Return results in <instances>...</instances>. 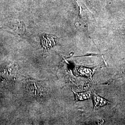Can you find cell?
Here are the masks:
<instances>
[{"label": "cell", "mask_w": 125, "mask_h": 125, "mask_svg": "<svg viewBox=\"0 0 125 125\" xmlns=\"http://www.w3.org/2000/svg\"><path fill=\"white\" fill-rule=\"evenodd\" d=\"M27 89L29 94L37 97L42 98L45 92L42 83L40 82L35 80H27Z\"/></svg>", "instance_id": "cell-1"}, {"label": "cell", "mask_w": 125, "mask_h": 125, "mask_svg": "<svg viewBox=\"0 0 125 125\" xmlns=\"http://www.w3.org/2000/svg\"><path fill=\"white\" fill-rule=\"evenodd\" d=\"M55 39L56 37L52 34H45L41 36V43L44 50L47 52L56 45Z\"/></svg>", "instance_id": "cell-2"}, {"label": "cell", "mask_w": 125, "mask_h": 125, "mask_svg": "<svg viewBox=\"0 0 125 125\" xmlns=\"http://www.w3.org/2000/svg\"><path fill=\"white\" fill-rule=\"evenodd\" d=\"M8 28L13 31L14 34L22 36L24 35L25 31V25L21 22L11 23L8 26Z\"/></svg>", "instance_id": "cell-3"}, {"label": "cell", "mask_w": 125, "mask_h": 125, "mask_svg": "<svg viewBox=\"0 0 125 125\" xmlns=\"http://www.w3.org/2000/svg\"><path fill=\"white\" fill-rule=\"evenodd\" d=\"M18 65L17 64H10L5 67L3 73L8 77H13L17 74L18 70Z\"/></svg>", "instance_id": "cell-4"}, {"label": "cell", "mask_w": 125, "mask_h": 125, "mask_svg": "<svg viewBox=\"0 0 125 125\" xmlns=\"http://www.w3.org/2000/svg\"><path fill=\"white\" fill-rule=\"evenodd\" d=\"M93 100L94 102V108L100 107L110 104V103L108 101L95 94H94L93 95Z\"/></svg>", "instance_id": "cell-5"}, {"label": "cell", "mask_w": 125, "mask_h": 125, "mask_svg": "<svg viewBox=\"0 0 125 125\" xmlns=\"http://www.w3.org/2000/svg\"><path fill=\"white\" fill-rule=\"evenodd\" d=\"M75 95V100L76 101H82L86 99H89L91 96V92L90 91H87L81 93H76L72 90Z\"/></svg>", "instance_id": "cell-6"}, {"label": "cell", "mask_w": 125, "mask_h": 125, "mask_svg": "<svg viewBox=\"0 0 125 125\" xmlns=\"http://www.w3.org/2000/svg\"><path fill=\"white\" fill-rule=\"evenodd\" d=\"M94 70L93 69H89L84 67H81L79 69V72L82 76H86L92 79V76L94 73Z\"/></svg>", "instance_id": "cell-7"}]
</instances>
